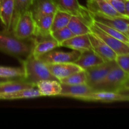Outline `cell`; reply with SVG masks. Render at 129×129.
<instances>
[{
    "mask_svg": "<svg viewBox=\"0 0 129 129\" xmlns=\"http://www.w3.org/2000/svg\"><path fill=\"white\" fill-rule=\"evenodd\" d=\"M80 100L89 102H100L109 103L113 102H129V97L111 91H94L91 94L82 97Z\"/></svg>",
    "mask_w": 129,
    "mask_h": 129,
    "instance_id": "obj_13",
    "label": "cell"
},
{
    "mask_svg": "<svg viewBox=\"0 0 129 129\" xmlns=\"http://www.w3.org/2000/svg\"><path fill=\"white\" fill-rule=\"evenodd\" d=\"M90 39L91 49L103 58L105 61L115 60L117 54L98 36L93 33L88 34Z\"/></svg>",
    "mask_w": 129,
    "mask_h": 129,
    "instance_id": "obj_12",
    "label": "cell"
},
{
    "mask_svg": "<svg viewBox=\"0 0 129 129\" xmlns=\"http://www.w3.org/2000/svg\"><path fill=\"white\" fill-rule=\"evenodd\" d=\"M113 8L122 15L127 16L125 15V0H107ZM128 17V16H127Z\"/></svg>",
    "mask_w": 129,
    "mask_h": 129,
    "instance_id": "obj_32",
    "label": "cell"
},
{
    "mask_svg": "<svg viewBox=\"0 0 129 129\" xmlns=\"http://www.w3.org/2000/svg\"><path fill=\"white\" fill-rule=\"evenodd\" d=\"M12 79H10V78H3V77H0V84H2V83H5V82L9 81L10 80H12Z\"/></svg>",
    "mask_w": 129,
    "mask_h": 129,
    "instance_id": "obj_35",
    "label": "cell"
},
{
    "mask_svg": "<svg viewBox=\"0 0 129 129\" xmlns=\"http://www.w3.org/2000/svg\"><path fill=\"white\" fill-rule=\"evenodd\" d=\"M47 66L50 73L59 81L74 73L83 70L74 62L50 64H47Z\"/></svg>",
    "mask_w": 129,
    "mask_h": 129,
    "instance_id": "obj_14",
    "label": "cell"
},
{
    "mask_svg": "<svg viewBox=\"0 0 129 129\" xmlns=\"http://www.w3.org/2000/svg\"><path fill=\"white\" fill-rule=\"evenodd\" d=\"M127 37H128V39H129V29H128V31H127Z\"/></svg>",
    "mask_w": 129,
    "mask_h": 129,
    "instance_id": "obj_37",
    "label": "cell"
},
{
    "mask_svg": "<svg viewBox=\"0 0 129 129\" xmlns=\"http://www.w3.org/2000/svg\"><path fill=\"white\" fill-rule=\"evenodd\" d=\"M92 23L88 22L79 16H72L68 27L74 35H86L91 33L90 25Z\"/></svg>",
    "mask_w": 129,
    "mask_h": 129,
    "instance_id": "obj_23",
    "label": "cell"
},
{
    "mask_svg": "<svg viewBox=\"0 0 129 129\" xmlns=\"http://www.w3.org/2000/svg\"><path fill=\"white\" fill-rule=\"evenodd\" d=\"M90 30L91 32L95 34L105 42L117 54V55L129 54L128 44L110 35L96 26L94 22L90 25Z\"/></svg>",
    "mask_w": 129,
    "mask_h": 129,
    "instance_id": "obj_6",
    "label": "cell"
},
{
    "mask_svg": "<svg viewBox=\"0 0 129 129\" xmlns=\"http://www.w3.org/2000/svg\"><path fill=\"white\" fill-rule=\"evenodd\" d=\"M122 88H129V76H128V78L126 79V80L125 81Z\"/></svg>",
    "mask_w": 129,
    "mask_h": 129,
    "instance_id": "obj_36",
    "label": "cell"
},
{
    "mask_svg": "<svg viewBox=\"0 0 129 129\" xmlns=\"http://www.w3.org/2000/svg\"><path fill=\"white\" fill-rule=\"evenodd\" d=\"M117 65L115 60L105 61L100 65L86 70L87 76L86 84L93 88L103 80L110 71Z\"/></svg>",
    "mask_w": 129,
    "mask_h": 129,
    "instance_id": "obj_8",
    "label": "cell"
},
{
    "mask_svg": "<svg viewBox=\"0 0 129 129\" xmlns=\"http://www.w3.org/2000/svg\"><path fill=\"white\" fill-rule=\"evenodd\" d=\"M20 62L25 74L24 79L34 85L42 80H57L50 73L47 64L32 54Z\"/></svg>",
    "mask_w": 129,
    "mask_h": 129,
    "instance_id": "obj_2",
    "label": "cell"
},
{
    "mask_svg": "<svg viewBox=\"0 0 129 129\" xmlns=\"http://www.w3.org/2000/svg\"><path fill=\"white\" fill-rule=\"evenodd\" d=\"M51 35L59 43L60 47V44L63 42L68 40L72 37L74 36V35L72 33V31H71L70 29L68 26H66L62 28H60L59 30H55V31L51 32Z\"/></svg>",
    "mask_w": 129,
    "mask_h": 129,
    "instance_id": "obj_30",
    "label": "cell"
},
{
    "mask_svg": "<svg viewBox=\"0 0 129 129\" xmlns=\"http://www.w3.org/2000/svg\"><path fill=\"white\" fill-rule=\"evenodd\" d=\"M36 86L31 84L24 78L15 79L0 84V94H6L16 91L33 88Z\"/></svg>",
    "mask_w": 129,
    "mask_h": 129,
    "instance_id": "obj_22",
    "label": "cell"
},
{
    "mask_svg": "<svg viewBox=\"0 0 129 129\" xmlns=\"http://www.w3.org/2000/svg\"><path fill=\"white\" fill-rule=\"evenodd\" d=\"M93 22H94V23L95 24L96 26H98L100 28H101L102 30L105 31L106 33L109 34L110 35H111V36L113 37L116 38V39H118V40H121V41L123 42L124 43H126V44H128L129 45L128 38L127 37V35L123 34V33L118 31V30H117V29H115L113 28L110 27V26H108L105 25H103V24L101 23L96 22V21H93Z\"/></svg>",
    "mask_w": 129,
    "mask_h": 129,
    "instance_id": "obj_29",
    "label": "cell"
},
{
    "mask_svg": "<svg viewBox=\"0 0 129 129\" xmlns=\"http://www.w3.org/2000/svg\"><path fill=\"white\" fill-rule=\"evenodd\" d=\"M36 87L42 96L60 95L62 90L61 83L57 80H42L38 82Z\"/></svg>",
    "mask_w": 129,
    "mask_h": 129,
    "instance_id": "obj_20",
    "label": "cell"
},
{
    "mask_svg": "<svg viewBox=\"0 0 129 129\" xmlns=\"http://www.w3.org/2000/svg\"><path fill=\"white\" fill-rule=\"evenodd\" d=\"M35 43L31 54L37 57L60 47L59 43L52 37V35L37 40L35 39Z\"/></svg>",
    "mask_w": 129,
    "mask_h": 129,
    "instance_id": "obj_19",
    "label": "cell"
},
{
    "mask_svg": "<svg viewBox=\"0 0 129 129\" xmlns=\"http://www.w3.org/2000/svg\"><path fill=\"white\" fill-rule=\"evenodd\" d=\"M42 96L40 91L36 86L27 89H21L6 94H0V100H17L29 99V98H38Z\"/></svg>",
    "mask_w": 129,
    "mask_h": 129,
    "instance_id": "obj_21",
    "label": "cell"
},
{
    "mask_svg": "<svg viewBox=\"0 0 129 129\" xmlns=\"http://www.w3.org/2000/svg\"><path fill=\"white\" fill-rule=\"evenodd\" d=\"M86 6L91 13L102 14L111 17L129 18L116 11L107 0H88Z\"/></svg>",
    "mask_w": 129,
    "mask_h": 129,
    "instance_id": "obj_10",
    "label": "cell"
},
{
    "mask_svg": "<svg viewBox=\"0 0 129 129\" xmlns=\"http://www.w3.org/2000/svg\"><path fill=\"white\" fill-rule=\"evenodd\" d=\"M105 61L92 49L81 52L79 58L74 62L82 69L86 71L103 63Z\"/></svg>",
    "mask_w": 129,
    "mask_h": 129,
    "instance_id": "obj_16",
    "label": "cell"
},
{
    "mask_svg": "<svg viewBox=\"0 0 129 129\" xmlns=\"http://www.w3.org/2000/svg\"><path fill=\"white\" fill-rule=\"evenodd\" d=\"M125 8L126 16L129 17V0H125Z\"/></svg>",
    "mask_w": 129,
    "mask_h": 129,
    "instance_id": "obj_34",
    "label": "cell"
},
{
    "mask_svg": "<svg viewBox=\"0 0 129 129\" xmlns=\"http://www.w3.org/2000/svg\"><path fill=\"white\" fill-rule=\"evenodd\" d=\"M93 21L110 26L127 35L129 29V18L111 17L102 14L90 13Z\"/></svg>",
    "mask_w": 129,
    "mask_h": 129,
    "instance_id": "obj_9",
    "label": "cell"
},
{
    "mask_svg": "<svg viewBox=\"0 0 129 129\" xmlns=\"http://www.w3.org/2000/svg\"><path fill=\"white\" fill-rule=\"evenodd\" d=\"M128 76V74L117 65L103 80L93 86L92 89L94 91L117 92L123 87V83Z\"/></svg>",
    "mask_w": 129,
    "mask_h": 129,
    "instance_id": "obj_3",
    "label": "cell"
},
{
    "mask_svg": "<svg viewBox=\"0 0 129 129\" xmlns=\"http://www.w3.org/2000/svg\"><path fill=\"white\" fill-rule=\"evenodd\" d=\"M35 43L34 38L20 39L12 31L0 30V52L15 57L20 62L31 54Z\"/></svg>",
    "mask_w": 129,
    "mask_h": 129,
    "instance_id": "obj_1",
    "label": "cell"
},
{
    "mask_svg": "<svg viewBox=\"0 0 129 129\" xmlns=\"http://www.w3.org/2000/svg\"><path fill=\"white\" fill-rule=\"evenodd\" d=\"M81 52L73 50L71 52H64L60 50H50L43 55L38 57L47 64H60V63L74 62L79 58Z\"/></svg>",
    "mask_w": 129,
    "mask_h": 129,
    "instance_id": "obj_7",
    "label": "cell"
},
{
    "mask_svg": "<svg viewBox=\"0 0 129 129\" xmlns=\"http://www.w3.org/2000/svg\"><path fill=\"white\" fill-rule=\"evenodd\" d=\"M71 16L72 15L68 13L57 10L54 14L50 31L52 32L55 30L68 26Z\"/></svg>",
    "mask_w": 129,
    "mask_h": 129,
    "instance_id": "obj_25",
    "label": "cell"
},
{
    "mask_svg": "<svg viewBox=\"0 0 129 129\" xmlns=\"http://www.w3.org/2000/svg\"><path fill=\"white\" fill-rule=\"evenodd\" d=\"M11 31L20 39H32L35 37L36 25L32 13L30 10L20 15L12 25Z\"/></svg>",
    "mask_w": 129,
    "mask_h": 129,
    "instance_id": "obj_4",
    "label": "cell"
},
{
    "mask_svg": "<svg viewBox=\"0 0 129 129\" xmlns=\"http://www.w3.org/2000/svg\"><path fill=\"white\" fill-rule=\"evenodd\" d=\"M57 9L70 14L72 16L82 18L92 23L93 20L90 12L86 7L80 5L78 0H52Z\"/></svg>",
    "mask_w": 129,
    "mask_h": 129,
    "instance_id": "obj_5",
    "label": "cell"
},
{
    "mask_svg": "<svg viewBox=\"0 0 129 129\" xmlns=\"http://www.w3.org/2000/svg\"><path fill=\"white\" fill-rule=\"evenodd\" d=\"M54 14H37L33 15L36 25V31L34 39L37 40L51 35L50 29Z\"/></svg>",
    "mask_w": 129,
    "mask_h": 129,
    "instance_id": "obj_11",
    "label": "cell"
},
{
    "mask_svg": "<svg viewBox=\"0 0 129 129\" xmlns=\"http://www.w3.org/2000/svg\"><path fill=\"white\" fill-rule=\"evenodd\" d=\"M62 84H86L87 76L84 70L80 71L59 81Z\"/></svg>",
    "mask_w": 129,
    "mask_h": 129,
    "instance_id": "obj_27",
    "label": "cell"
},
{
    "mask_svg": "<svg viewBox=\"0 0 129 129\" xmlns=\"http://www.w3.org/2000/svg\"><path fill=\"white\" fill-rule=\"evenodd\" d=\"M57 10L52 0H33L30 10L33 15L54 13Z\"/></svg>",
    "mask_w": 129,
    "mask_h": 129,
    "instance_id": "obj_24",
    "label": "cell"
},
{
    "mask_svg": "<svg viewBox=\"0 0 129 129\" xmlns=\"http://www.w3.org/2000/svg\"><path fill=\"white\" fill-rule=\"evenodd\" d=\"M33 0H14L15 8L13 16L11 27L14 23L16 21L18 18L26 11H28Z\"/></svg>",
    "mask_w": 129,
    "mask_h": 129,
    "instance_id": "obj_28",
    "label": "cell"
},
{
    "mask_svg": "<svg viewBox=\"0 0 129 129\" xmlns=\"http://www.w3.org/2000/svg\"><path fill=\"white\" fill-rule=\"evenodd\" d=\"M24 71L23 68L1 66H0V77L10 79H20L24 78Z\"/></svg>",
    "mask_w": 129,
    "mask_h": 129,
    "instance_id": "obj_26",
    "label": "cell"
},
{
    "mask_svg": "<svg viewBox=\"0 0 129 129\" xmlns=\"http://www.w3.org/2000/svg\"><path fill=\"white\" fill-rule=\"evenodd\" d=\"M62 90L59 96L71 97L80 100L82 97L94 92L91 87L87 84H66L61 83Z\"/></svg>",
    "mask_w": 129,
    "mask_h": 129,
    "instance_id": "obj_15",
    "label": "cell"
},
{
    "mask_svg": "<svg viewBox=\"0 0 129 129\" xmlns=\"http://www.w3.org/2000/svg\"><path fill=\"white\" fill-rule=\"evenodd\" d=\"M117 93L129 97V88H122L117 91Z\"/></svg>",
    "mask_w": 129,
    "mask_h": 129,
    "instance_id": "obj_33",
    "label": "cell"
},
{
    "mask_svg": "<svg viewBox=\"0 0 129 129\" xmlns=\"http://www.w3.org/2000/svg\"><path fill=\"white\" fill-rule=\"evenodd\" d=\"M14 8V0H0V20L6 31H11Z\"/></svg>",
    "mask_w": 129,
    "mask_h": 129,
    "instance_id": "obj_17",
    "label": "cell"
},
{
    "mask_svg": "<svg viewBox=\"0 0 129 129\" xmlns=\"http://www.w3.org/2000/svg\"><path fill=\"white\" fill-rule=\"evenodd\" d=\"M115 61L117 65L129 76V54L117 55Z\"/></svg>",
    "mask_w": 129,
    "mask_h": 129,
    "instance_id": "obj_31",
    "label": "cell"
},
{
    "mask_svg": "<svg viewBox=\"0 0 129 129\" xmlns=\"http://www.w3.org/2000/svg\"><path fill=\"white\" fill-rule=\"evenodd\" d=\"M88 34L74 35L68 40L63 42L60 44V47L69 48L72 50H78L80 52L91 49V45Z\"/></svg>",
    "mask_w": 129,
    "mask_h": 129,
    "instance_id": "obj_18",
    "label": "cell"
}]
</instances>
